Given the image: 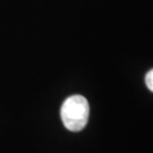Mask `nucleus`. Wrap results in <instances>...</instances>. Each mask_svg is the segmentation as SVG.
Segmentation results:
<instances>
[{
  "label": "nucleus",
  "instance_id": "nucleus-1",
  "mask_svg": "<svg viewBox=\"0 0 153 153\" xmlns=\"http://www.w3.org/2000/svg\"><path fill=\"white\" fill-rule=\"evenodd\" d=\"M62 124L68 131H81L85 128L90 117V104L82 95H71L64 101L60 109Z\"/></svg>",
  "mask_w": 153,
  "mask_h": 153
},
{
  "label": "nucleus",
  "instance_id": "nucleus-2",
  "mask_svg": "<svg viewBox=\"0 0 153 153\" xmlns=\"http://www.w3.org/2000/svg\"><path fill=\"white\" fill-rule=\"evenodd\" d=\"M145 84H146L149 90L151 92H153V69H151V71H149L146 73V75H145Z\"/></svg>",
  "mask_w": 153,
  "mask_h": 153
}]
</instances>
